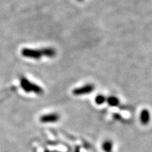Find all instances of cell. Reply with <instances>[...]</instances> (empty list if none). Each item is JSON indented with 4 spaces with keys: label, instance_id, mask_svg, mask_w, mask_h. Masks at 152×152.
Returning <instances> with one entry per match:
<instances>
[{
    "label": "cell",
    "instance_id": "1",
    "mask_svg": "<svg viewBox=\"0 0 152 152\" xmlns=\"http://www.w3.org/2000/svg\"><path fill=\"white\" fill-rule=\"evenodd\" d=\"M20 84L23 90L26 92H34L37 94H42L44 92L43 89L40 86L35 84V83H31L30 80H28L27 78L24 77H20Z\"/></svg>",
    "mask_w": 152,
    "mask_h": 152
},
{
    "label": "cell",
    "instance_id": "2",
    "mask_svg": "<svg viewBox=\"0 0 152 152\" xmlns=\"http://www.w3.org/2000/svg\"><path fill=\"white\" fill-rule=\"evenodd\" d=\"M21 54L26 58H33V59H39L42 57L41 49H34L30 48H24L21 50Z\"/></svg>",
    "mask_w": 152,
    "mask_h": 152
},
{
    "label": "cell",
    "instance_id": "3",
    "mask_svg": "<svg viewBox=\"0 0 152 152\" xmlns=\"http://www.w3.org/2000/svg\"><path fill=\"white\" fill-rule=\"evenodd\" d=\"M95 86L93 84H86L83 86L77 87L73 90V94L75 96H81L83 94H87L92 93L94 90Z\"/></svg>",
    "mask_w": 152,
    "mask_h": 152
},
{
    "label": "cell",
    "instance_id": "4",
    "mask_svg": "<svg viewBox=\"0 0 152 152\" xmlns=\"http://www.w3.org/2000/svg\"><path fill=\"white\" fill-rule=\"evenodd\" d=\"M42 53L43 56L48 57V58H54L56 55V49L52 47H45L41 49Z\"/></svg>",
    "mask_w": 152,
    "mask_h": 152
},
{
    "label": "cell",
    "instance_id": "5",
    "mask_svg": "<svg viewBox=\"0 0 152 152\" xmlns=\"http://www.w3.org/2000/svg\"><path fill=\"white\" fill-rule=\"evenodd\" d=\"M140 120L144 124L149 123V121H150V113L148 110L144 109L141 112V113H140Z\"/></svg>",
    "mask_w": 152,
    "mask_h": 152
},
{
    "label": "cell",
    "instance_id": "6",
    "mask_svg": "<svg viewBox=\"0 0 152 152\" xmlns=\"http://www.w3.org/2000/svg\"><path fill=\"white\" fill-rule=\"evenodd\" d=\"M107 102L110 106H115L119 104V99L116 96H110L107 99Z\"/></svg>",
    "mask_w": 152,
    "mask_h": 152
},
{
    "label": "cell",
    "instance_id": "7",
    "mask_svg": "<svg viewBox=\"0 0 152 152\" xmlns=\"http://www.w3.org/2000/svg\"><path fill=\"white\" fill-rule=\"evenodd\" d=\"M58 118V115H56V114H51V115H45V116H43L42 118V121H54L57 120Z\"/></svg>",
    "mask_w": 152,
    "mask_h": 152
},
{
    "label": "cell",
    "instance_id": "8",
    "mask_svg": "<svg viewBox=\"0 0 152 152\" xmlns=\"http://www.w3.org/2000/svg\"><path fill=\"white\" fill-rule=\"evenodd\" d=\"M106 101V98L104 95L102 94H99L96 96L95 98V102H96L97 104H102L105 102Z\"/></svg>",
    "mask_w": 152,
    "mask_h": 152
},
{
    "label": "cell",
    "instance_id": "9",
    "mask_svg": "<svg viewBox=\"0 0 152 152\" xmlns=\"http://www.w3.org/2000/svg\"><path fill=\"white\" fill-rule=\"evenodd\" d=\"M77 1H83V0H77Z\"/></svg>",
    "mask_w": 152,
    "mask_h": 152
}]
</instances>
